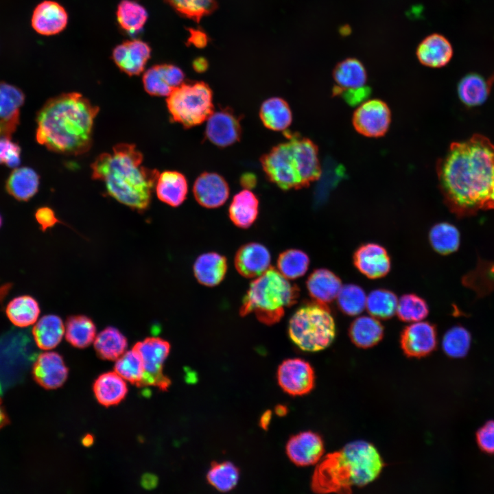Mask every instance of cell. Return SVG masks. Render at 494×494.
Instances as JSON below:
<instances>
[{"instance_id":"cell-1","label":"cell","mask_w":494,"mask_h":494,"mask_svg":"<svg viewBox=\"0 0 494 494\" xmlns=\"http://www.w3.org/2000/svg\"><path fill=\"white\" fill-rule=\"evenodd\" d=\"M445 202L458 217L484 209L494 185V145L480 134L452 143L437 165Z\"/></svg>"},{"instance_id":"cell-2","label":"cell","mask_w":494,"mask_h":494,"mask_svg":"<svg viewBox=\"0 0 494 494\" xmlns=\"http://www.w3.org/2000/svg\"><path fill=\"white\" fill-rule=\"evenodd\" d=\"M99 107L79 93L49 99L38 111L36 139L51 151L80 155L91 147Z\"/></svg>"},{"instance_id":"cell-3","label":"cell","mask_w":494,"mask_h":494,"mask_svg":"<svg viewBox=\"0 0 494 494\" xmlns=\"http://www.w3.org/2000/svg\"><path fill=\"white\" fill-rule=\"evenodd\" d=\"M142 153L130 143H119L112 152L99 155L91 164L92 178L102 182L119 202L143 211L150 205L159 172L143 165Z\"/></svg>"},{"instance_id":"cell-4","label":"cell","mask_w":494,"mask_h":494,"mask_svg":"<svg viewBox=\"0 0 494 494\" xmlns=\"http://www.w3.org/2000/svg\"><path fill=\"white\" fill-rule=\"evenodd\" d=\"M384 463L375 447L357 440L327 454L316 467L311 488L317 493H350L353 486L373 482Z\"/></svg>"},{"instance_id":"cell-5","label":"cell","mask_w":494,"mask_h":494,"mask_svg":"<svg viewBox=\"0 0 494 494\" xmlns=\"http://www.w3.org/2000/svg\"><path fill=\"white\" fill-rule=\"evenodd\" d=\"M298 297V287L270 267L250 283L239 314L254 313L261 322L272 325L281 320L285 309L296 303Z\"/></svg>"},{"instance_id":"cell-6","label":"cell","mask_w":494,"mask_h":494,"mask_svg":"<svg viewBox=\"0 0 494 494\" xmlns=\"http://www.w3.org/2000/svg\"><path fill=\"white\" fill-rule=\"evenodd\" d=\"M288 335L304 351L317 352L330 346L336 327L327 305L313 301L300 307L289 321Z\"/></svg>"},{"instance_id":"cell-7","label":"cell","mask_w":494,"mask_h":494,"mask_svg":"<svg viewBox=\"0 0 494 494\" xmlns=\"http://www.w3.org/2000/svg\"><path fill=\"white\" fill-rule=\"evenodd\" d=\"M172 119L185 128L202 124L213 112V92L204 82H183L166 99Z\"/></svg>"},{"instance_id":"cell-8","label":"cell","mask_w":494,"mask_h":494,"mask_svg":"<svg viewBox=\"0 0 494 494\" xmlns=\"http://www.w3.org/2000/svg\"><path fill=\"white\" fill-rule=\"evenodd\" d=\"M268 179L283 190L303 188L297 159L291 141L273 147L260 159Z\"/></svg>"},{"instance_id":"cell-9","label":"cell","mask_w":494,"mask_h":494,"mask_svg":"<svg viewBox=\"0 0 494 494\" xmlns=\"http://www.w3.org/2000/svg\"><path fill=\"white\" fill-rule=\"evenodd\" d=\"M133 349L139 354L143 364L144 374L139 387L157 386L165 390L170 379L163 373V365L170 351L169 343L160 338H147L137 342Z\"/></svg>"},{"instance_id":"cell-10","label":"cell","mask_w":494,"mask_h":494,"mask_svg":"<svg viewBox=\"0 0 494 494\" xmlns=\"http://www.w3.org/2000/svg\"><path fill=\"white\" fill-rule=\"evenodd\" d=\"M277 379L281 389L292 396L307 395L315 385L314 368L308 362L301 358L283 361L278 367Z\"/></svg>"},{"instance_id":"cell-11","label":"cell","mask_w":494,"mask_h":494,"mask_svg":"<svg viewBox=\"0 0 494 494\" xmlns=\"http://www.w3.org/2000/svg\"><path fill=\"white\" fill-rule=\"evenodd\" d=\"M352 121L355 130L368 137H379L388 131L391 113L388 105L377 99L361 103L353 113Z\"/></svg>"},{"instance_id":"cell-12","label":"cell","mask_w":494,"mask_h":494,"mask_svg":"<svg viewBox=\"0 0 494 494\" xmlns=\"http://www.w3.org/2000/svg\"><path fill=\"white\" fill-rule=\"evenodd\" d=\"M400 344L407 357L427 356L437 346L436 328L434 325L422 320L408 325L401 331Z\"/></svg>"},{"instance_id":"cell-13","label":"cell","mask_w":494,"mask_h":494,"mask_svg":"<svg viewBox=\"0 0 494 494\" xmlns=\"http://www.w3.org/2000/svg\"><path fill=\"white\" fill-rule=\"evenodd\" d=\"M285 451L289 459L296 466L315 464L322 458L325 447L321 436L311 431L292 436L287 440Z\"/></svg>"},{"instance_id":"cell-14","label":"cell","mask_w":494,"mask_h":494,"mask_svg":"<svg viewBox=\"0 0 494 494\" xmlns=\"http://www.w3.org/2000/svg\"><path fill=\"white\" fill-rule=\"evenodd\" d=\"M242 127L237 117L230 109L213 112L207 119L205 136L214 145L224 148L237 142Z\"/></svg>"},{"instance_id":"cell-15","label":"cell","mask_w":494,"mask_h":494,"mask_svg":"<svg viewBox=\"0 0 494 494\" xmlns=\"http://www.w3.org/2000/svg\"><path fill=\"white\" fill-rule=\"evenodd\" d=\"M353 261L355 268L370 279L384 277L391 268V260L388 251L376 243L360 245L353 253Z\"/></svg>"},{"instance_id":"cell-16","label":"cell","mask_w":494,"mask_h":494,"mask_svg":"<svg viewBox=\"0 0 494 494\" xmlns=\"http://www.w3.org/2000/svg\"><path fill=\"white\" fill-rule=\"evenodd\" d=\"M291 141L297 159L302 187H305L318 180L321 174L318 150L310 139L297 133L285 132Z\"/></svg>"},{"instance_id":"cell-17","label":"cell","mask_w":494,"mask_h":494,"mask_svg":"<svg viewBox=\"0 0 494 494\" xmlns=\"http://www.w3.org/2000/svg\"><path fill=\"white\" fill-rule=\"evenodd\" d=\"M150 56L149 45L139 39L121 43L114 48L112 53L115 64L130 76L142 73Z\"/></svg>"},{"instance_id":"cell-18","label":"cell","mask_w":494,"mask_h":494,"mask_svg":"<svg viewBox=\"0 0 494 494\" xmlns=\"http://www.w3.org/2000/svg\"><path fill=\"white\" fill-rule=\"evenodd\" d=\"M184 80L185 74L177 66L160 64L151 67L144 73L143 84L148 94L167 97Z\"/></svg>"},{"instance_id":"cell-19","label":"cell","mask_w":494,"mask_h":494,"mask_svg":"<svg viewBox=\"0 0 494 494\" xmlns=\"http://www.w3.org/2000/svg\"><path fill=\"white\" fill-rule=\"evenodd\" d=\"M68 14L62 5L56 1L45 0L34 8L31 25L39 34L52 36L60 33L67 27Z\"/></svg>"},{"instance_id":"cell-20","label":"cell","mask_w":494,"mask_h":494,"mask_svg":"<svg viewBox=\"0 0 494 494\" xmlns=\"http://www.w3.org/2000/svg\"><path fill=\"white\" fill-rule=\"evenodd\" d=\"M193 192L198 204L205 208L214 209L220 207L227 200L229 187L222 176L204 172L195 180Z\"/></svg>"},{"instance_id":"cell-21","label":"cell","mask_w":494,"mask_h":494,"mask_svg":"<svg viewBox=\"0 0 494 494\" xmlns=\"http://www.w3.org/2000/svg\"><path fill=\"white\" fill-rule=\"evenodd\" d=\"M271 256L267 248L257 242L242 246L237 251L234 263L237 271L246 278L261 275L270 267Z\"/></svg>"},{"instance_id":"cell-22","label":"cell","mask_w":494,"mask_h":494,"mask_svg":"<svg viewBox=\"0 0 494 494\" xmlns=\"http://www.w3.org/2000/svg\"><path fill=\"white\" fill-rule=\"evenodd\" d=\"M33 376L42 387L56 389L67 380L68 368L60 355L56 352H45L38 355L34 364Z\"/></svg>"},{"instance_id":"cell-23","label":"cell","mask_w":494,"mask_h":494,"mask_svg":"<svg viewBox=\"0 0 494 494\" xmlns=\"http://www.w3.org/2000/svg\"><path fill=\"white\" fill-rule=\"evenodd\" d=\"M336 85L333 89L335 95L366 87L367 73L363 64L354 58H346L338 62L333 71Z\"/></svg>"},{"instance_id":"cell-24","label":"cell","mask_w":494,"mask_h":494,"mask_svg":"<svg viewBox=\"0 0 494 494\" xmlns=\"http://www.w3.org/2000/svg\"><path fill=\"white\" fill-rule=\"evenodd\" d=\"M453 56L450 42L443 35L432 34L418 45L416 57L424 66L440 68L447 64Z\"/></svg>"},{"instance_id":"cell-25","label":"cell","mask_w":494,"mask_h":494,"mask_svg":"<svg viewBox=\"0 0 494 494\" xmlns=\"http://www.w3.org/2000/svg\"><path fill=\"white\" fill-rule=\"evenodd\" d=\"M25 101L23 91L18 87L0 82V122L4 134L10 137L19 122V110Z\"/></svg>"},{"instance_id":"cell-26","label":"cell","mask_w":494,"mask_h":494,"mask_svg":"<svg viewBox=\"0 0 494 494\" xmlns=\"http://www.w3.org/2000/svg\"><path fill=\"white\" fill-rule=\"evenodd\" d=\"M306 286L314 301L327 305L336 299L342 284L339 277L332 271L319 268L308 277Z\"/></svg>"},{"instance_id":"cell-27","label":"cell","mask_w":494,"mask_h":494,"mask_svg":"<svg viewBox=\"0 0 494 494\" xmlns=\"http://www.w3.org/2000/svg\"><path fill=\"white\" fill-rule=\"evenodd\" d=\"M226 271V258L214 252L200 255L193 264V273L197 281L208 287L219 285L224 279Z\"/></svg>"},{"instance_id":"cell-28","label":"cell","mask_w":494,"mask_h":494,"mask_svg":"<svg viewBox=\"0 0 494 494\" xmlns=\"http://www.w3.org/2000/svg\"><path fill=\"white\" fill-rule=\"evenodd\" d=\"M158 198L172 207L180 205L186 199L188 183L185 176L176 171H165L159 174L155 185Z\"/></svg>"},{"instance_id":"cell-29","label":"cell","mask_w":494,"mask_h":494,"mask_svg":"<svg viewBox=\"0 0 494 494\" xmlns=\"http://www.w3.org/2000/svg\"><path fill=\"white\" fill-rule=\"evenodd\" d=\"M384 329L373 316H360L351 323L349 336L357 347L368 349L377 345L383 338Z\"/></svg>"},{"instance_id":"cell-30","label":"cell","mask_w":494,"mask_h":494,"mask_svg":"<svg viewBox=\"0 0 494 494\" xmlns=\"http://www.w3.org/2000/svg\"><path fill=\"white\" fill-rule=\"evenodd\" d=\"M259 213V200L249 189H244L234 196L228 209L232 222L242 228L250 227Z\"/></svg>"},{"instance_id":"cell-31","label":"cell","mask_w":494,"mask_h":494,"mask_svg":"<svg viewBox=\"0 0 494 494\" xmlns=\"http://www.w3.org/2000/svg\"><path fill=\"white\" fill-rule=\"evenodd\" d=\"M93 391L98 402L104 406L118 404L126 397L127 384L115 371L101 375L95 381Z\"/></svg>"},{"instance_id":"cell-32","label":"cell","mask_w":494,"mask_h":494,"mask_svg":"<svg viewBox=\"0 0 494 494\" xmlns=\"http://www.w3.org/2000/svg\"><path fill=\"white\" fill-rule=\"evenodd\" d=\"M39 176L32 168L23 167L14 169L8 176L5 189L15 199L27 201L38 191Z\"/></svg>"},{"instance_id":"cell-33","label":"cell","mask_w":494,"mask_h":494,"mask_svg":"<svg viewBox=\"0 0 494 494\" xmlns=\"http://www.w3.org/2000/svg\"><path fill=\"white\" fill-rule=\"evenodd\" d=\"M264 126L274 131H285L292 124V113L288 103L281 97L265 100L259 110Z\"/></svg>"},{"instance_id":"cell-34","label":"cell","mask_w":494,"mask_h":494,"mask_svg":"<svg viewBox=\"0 0 494 494\" xmlns=\"http://www.w3.org/2000/svg\"><path fill=\"white\" fill-rule=\"evenodd\" d=\"M494 77L486 80L476 73L464 76L458 84V94L461 102L473 107L483 104L487 99Z\"/></svg>"},{"instance_id":"cell-35","label":"cell","mask_w":494,"mask_h":494,"mask_svg":"<svg viewBox=\"0 0 494 494\" xmlns=\"http://www.w3.org/2000/svg\"><path fill=\"white\" fill-rule=\"evenodd\" d=\"M62 319L54 314L43 316L34 325L32 335L36 345L43 350H49L57 346L64 333Z\"/></svg>"},{"instance_id":"cell-36","label":"cell","mask_w":494,"mask_h":494,"mask_svg":"<svg viewBox=\"0 0 494 494\" xmlns=\"http://www.w3.org/2000/svg\"><path fill=\"white\" fill-rule=\"evenodd\" d=\"M37 301L31 296L23 295L13 298L7 305L5 313L10 322L19 327L33 325L40 314Z\"/></svg>"},{"instance_id":"cell-37","label":"cell","mask_w":494,"mask_h":494,"mask_svg":"<svg viewBox=\"0 0 494 494\" xmlns=\"http://www.w3.org/2000/svg\"><path fill=\"white\" fill-rule=\"evenodd\" d=\"M126 338L117 328L108 327L99 333L94 340V347L98 356L104 360H117L126 351Z\"/></svg>"},{"instance_id":"cell-38","label":"cell","mask_w":494,"mask_h":494,"mask_svg":"<svg viewBox=\"0 0 494 494\" xmlns=\"http://www.w3.org/2000/svg\"><path fill=\"white\" fill-rule=\"evenodd\" d=\"M96 327L93 321L84 315L69 316L66 322L65 338L73 346L83 349L95 340Z\"/></svg>"},{"instance_id":"cell-39","label":"cell","mask_w":494,"mask_h":494,"mask_svg":"<svg viewBox=\"0 0 494 494\" xmlns=\"http://www.w3.org/2000/svg\"><path fill=\"white\" fill-rule=\"evenodd\" d=\"M429 241L438 254L447 255L456 252L460 244V234L452 224L440 222L434 224L429 233Z\"/></svg>"},{"instance_id":"cell-40","label":"cell","mask_w":494,"mask_h":494,"mask_svg":"<svg viewBox=\"0 0 494 494\" xmlns=\"http://www.w3.org/2000/svg\"><path fill=\"white\" fill-rule=\"evenodd\" d=\"M116 14L120 27L131 34L140 31L148 17L145 8L132 0L121 1L118 4Z\"/></svg>"},{"instance_id":"cell-41","label":"cell","mask_w":494,"mask_h":494,"mask_svg":"<svg viewBox=\"0 0 494 494\" xmlns=\"http://www.w3.org/2000/svg\"><path fill=\"white\" fill-rule=\"evenodd\" d=\"M398 298L392 291L376 289L366 297V307L371 316L377 319L387 320L396 313Z\"/></svg>"},{"instance_id":"cell-42","label":"cell","mask_w":494,"mask_h":494,"mask_svg":"<svg viewBox=\"0 0 494 494\" xmlns=\"http://www.w3.org/2000/svg\"><path fill=\"white\" fill-rule=\"evenodd\" d=\"M239 478V471L232 462L224 461L211 464L207 474L208 482L221 492L233 489Z\"/></svg>"},{"instance_id":"cell-43","label":"cell","mask_w":494,"mask_h":494,"mask_svg":"<svg viewBox=\"0 0 494 494\" xmlns=\"http://www.w3.org/2000/svg\"><path fill=\"white\" fill-rule=\"evenodd\" d=\"M309 265V256L298 249H288L282 252L277 261L279 272L287 279H296L303 276Z\"/></svg>"},{"instance_id":"cell-44","label":"cell","mask_w":494,"mask_h":494,"mask_svg":"<svg viewBox=\"0 0 494 494\" xmlns=\"http://www.w3.org/2000/svg\"><path fill=\"white\" fill-rule=\"evenodd\" d=\"M471 344V333L460 325L454 326L447 330L442 340L444 353L452 358L465 357L469 351Z\"/></svg>"},{"instance_id":"cell-45","label":"cell","mask_w":494,"mask_h":494,"mask_svg":"<svg viewBox=\"0 0 494 494\" xmlns=\"http://www.w3.org/2000/svg\"><path fill=\"white\" fill-rule=\"evenodd\" d=\"M366 295L359 285H342L338 296L337 303L340 310L348 316H356L366 308Z\"/></svg>"},{"instance_id":"cell-46","label":"cell","mask_w":494,"mask_h":494,"mask_svg":"<svg viewBox=\"0 0 494 494\" xmlns=\"http://www.w3.org/2000/svg\"><path fill=\"white\" fill-rule=\"evenodd\" d=\"M396 314L403 322H418L425 319L429 314L427 302L414 294H405L398 299Z\"/></svg>"},{"instance_id":"cell-47","label":"cell","mask_w":494,"mask_h":494,"mask_svg":"<svg viewBox=\"0 0 494 494\" xmlns=\"http://www.w3.org/2000/svg\"><path fill=\"white\" fill-rule=\"evenodd\" d=\"M115 371L124 379L139 386L144 374L139 354L134 349L124 353L116 361Z\"/></svg>"},{"instance_id":"cell-48","label":"cell","mask_w":494,"mask_h":494,"mask_svg":"<svg viewBox=\"0 0 494 494\" xmlns=\"http://www.w3.org/2000/svg\"><path fill=\"white\" fill-rule=\"evenodd\" d=\"M178 14L199 22L217 7V0H165Z\"/></svg>"},{"instance_id":"cell-49","label":"cell","mask_w":494,"mask_h":494,"mask_svg":"<svg viewBox=\"0 0 494 494\" xmlns=\"http://www.w3.org/2000/svg\"><path fill=\"white\" fill-rule=\"evenodd\" d=\"M21 148L10 137H0V165L16 167L21 163Z\"/></svg>"},{"instance_id":"cell-50","label":"cell","mask_w":494,"mask_h":494,"mask_svg":"<svg viewBox=\"0 0 494 494\" xmlns=\"http://www.w3.org/2000/svg\"><path fill=\"white\" fill-rule=\"evenodd\" d=\"M476 442L483 452L494 454V421H489L476 432Z\"/></svg>"},{"instance_id":"cell-51","label":"cell","mask_w":494,"mask_h":494,"mask_svg":"<svg viewBox=\"0 0 494 494\" xmlns=\"http://www.w3.org/2000/svg\"><path fill=\"white\" fill-rule=\"evenodd\" d=\"M35 218L43 231L51 228L59 222L54 211L47 207L38 208L35 213Z\"/></svg>"},{"instance_id":"cell-52","label":"cell","mask_w":494,"mask_h":494,"mask_svg":"<svg viewBox=\"0 0 494 494\" xmlns=\"http://www.w3.org/2000/svg\"><path fill=\"white\" fill-rule=\"evenodd\" d=\"M190 36L188 43L192 44L198 48L204 47L208 43V36L202 30L198 29H189Z\"/></svg>"},{"instance_id":"cell-53","label":"cell","mask_w":494,"mask_h":494,"mask_svg":"<svg viewBox=\"0 0 494 494\" xmlns=\"http://www.w3.org/2000/svg\"><path fill=\"white\" fill-rule=\"evenodd\" d=\"M240 183L246 189L250 190L257 184V178L252 173H246L241 176Z\"/></svg>"},{"instance_id":"cell-54","label":"cell","mask_w":494,"mask_h":494,"mask_svg":"<svg viewBox=\"0 0 494 494\" xmlns=\"http://www.w3.org/2000/svg\"><path fill=\"white\" fill-rule=\"evenodd\" d=\"M192 64L194 70L199 73L204 72L208 67V62L204 58H196Z\"/></svg>"},{"instance_id":"cell-55","label":"cell","mask_w":494,"mask_h":494,"mask_svg":"<svg viewBox=\"0 0 494 494\" xmlns=\"http://www.w3.org/2000/svg\"><path fill=\"white\" fill-rule=\"evenodd\" d=\"M157 484V478L151 474H146L142 479V485L146 489L154 488Z\"/></svg>"},{"instance_id":"cell-56","label":"cell","mask_w":494,"mask_h":494,"mask_svg":"<svg viewBox=\"0 0 494 494\" xmlns=\"http://www.w3.org/2000/svg\"><path fill=\"white\" fill-rule=\"evenodd\" d=\"M272 419V412L267 410L260 417L259 425L263 430H267Z\"/></svg>"},{"instance_id":"cell-57","label":"cell","mask_w":494,"mask_h":494,"mask_svg":"<svg viewBox=\"0 0 494 494\" xmlns=\"http://www.w3.org/2000/svg\"><path fill=\"white\" fill-rule=\"evenodd\" d=\"M9 423L8 416L2 406L1 399L0 398V429Z\"/></svg>"},{"instance_id":"cell-58","label":"cell","mask_w":494,"mask_h":494,"mask_svg":"<svg viewBox=\"0 0 494 494\" xmlns=\"http://www.w3.org/2000/svg\"><path fill=\"white\" fill-rule=\"evenodd\" d=\"M11 287L12 285L10 283L0 285V303H2L3 301V299L8 294Z\"/></svg>"},{"instance_id":"cell-59","label":"cell","mask_w":494,"mask_h":494,"mask_svg":"<svg viewBox=\"0 0 494 494\" xmlns=\"http://www.w3.org/2000/svg\"><path fill=\"white\" fill-rule=\"evenodd\" d=\"M484 209H494V185Z\"/></svg>"},{"instance_id":"cell-60","label":"cell","mask_w":494,"mask_h":494,"mask_svg":"<svg viewBox=\"0 0 494 494\" xmlns=\"http://www.w3.org/2000/svg\"><path fill=\"white\" fill-rule=\"evenodd\" d=\"M274 411L279 416H284L287 414L288 409L285 405H278L275 407Z\"/></svg>"},{"instance_id":"cell-61","label":"cell","mask_w":494,"mask_h":494,"mask_svg":"<svg viewBox=\"0 0 494 494\" xmlns=\"http://www.w3.org/2000/svg\"><path fill=\"white\" fill-rule=\"evenodd\" d=\"M93 438L91 435H86L82 440V443L85 446H89L93 444Z\"/></svg>"},{"instance_id":"cell-62","label":"cell","mask_w":494,"mask_h":494,"mask_svg":"<svg viewBox=\"0 0 494 494\" xmlns=\"http://www.w3.org/2000/svg\"><path fill=\"white\" fill-rule=\"evenodd\" d=\"M1 134H2L3 136H5L3 126L0 122V135Z\"/></svg>"},{"instance_id":"cell-63","label":"cell","mask_w":494,"mask_h":494,"mask_svg":"<svg viewBox=\"0 0 494 494\" xmlns=\"http://www.w3.org/2000/svg\"><path fill=\"white\" fill-rule=\"evenodd\" d=\"M1 224H2V217L0 215V227H1Z\"/></svg>"}]
</instances>
